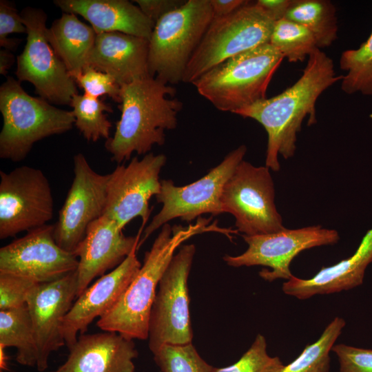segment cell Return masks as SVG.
Here are the masks:
<instances>
[{
  "label": "cell",
  "mask_w": 372,
  "mask_h": 372,
  "mask_svg": "<svg viewBox=\"0 0 372 372\" xmlns=\"http://www.w3.org/2000/svg\"><path fill=\"white\" fill-rule=\"evenodd\" d=\"M342 78L335 75L333 60L316 48L309 56L301 76L294 84L276 96L234 113L254 119L264 127L267 134L266 167L277 172L280 168L278 154L285 159L293 156L302 121L309 116V125L316 123L318 99Z\"/></svg>",
  "instance_id": "6da1fadb"
},
{
  "label": "cell",
  "mask_w": 372,
  "mask_h": 372,
  "mask_svg": "<svg viewBox=\"0 0 372 372\" xmlns=\"http://www.w3.org/2000/svg\"><path fill=\"white\" fill-rule=\"evenodd\" d=\"M176 89L155 78L137 80L121 87V111L112 137L105 143L111 159L118 165L132 154L149 153L165 141V131L174 130L183 103L173 97Z\"/></svg>",
  "instance_id": "7a4b0ae2"
},
{
  "label": "cell",
  "mask_w": 372,
  "mask_h": 372,
  "mask_svg": "<svg viewBox=\"0 0 372 372\" xmlns=\"http://www.w3.org/2000/svg\"><path fill=\"white\" fill-rule=\"evenodd\" d=\"M199 217L187 227L167 223L145 252L143 263L117 303L99 318L96 325L104 331L118 333L131 340L148 339L152 307L159 281L176 250L192 236L209 231L226 229Z\"/></svg>",
  "instance_id": "3957f363"
},
{
  "label": "cell",
  "mask_w": 372,
  "mask_h": 372,
  "mask_svg": "<svg viewBox=\"0 0 372 372\" xmlns=\"http://www.w3.org/2000/svg\"><path fill=\"white\" fill-rule=\"evenodd\" d=\"M284 56L267 43L216 65L192 84L216 109L234 113L266 97Z\"/></svg>",
  "instance_id": "277c9868"
},
{
  "label": "cell",
  "mask_w": 372,
  "mask_h": 372,
  "mask_svg": "<svg viewBox=\"0 0 372 372\" xmlns=\"http://www.w3.org/2000/svg\"><path fill=\"white\" fill-rule=\"evenodd\" d=\"M20 83L8 76L0 87V158L14 162L25 158L35 143L65 133L75 123L72 111L29 95Z\"/></svg>",
  "instance_id": "5b68a950"
},
{
  "label": "cell",
  "mask_w": 372,
  "mask_h": 372,
  "mask_svg": "<svg viewBox=\"0 0 372 372\" xmlns=\"http://www.w3.org/2000/svg\"><path fill=\"white\" fill-rule=\"evenodd\" d=\"M213 18L209 0H187L162 17L149 40L150 76L171 85L183 81L187 65Z\"/></svg>",
  "instance_id": "8992f818"
},
{
  "label": "cell",
  "mask_w": 372,
  "mask_h": 372,
  "mask_svg": "<svg viewBox=\"0 0 372 372\" xmlns=\"http://www.w3.org/2000/svg\"><path fill=\"white\" fill-rule=\"evenodd\" d=\"M249 2L227 16L213 18L187 65L183 82L192 83L220 63L269 43L276 21Z\"/></svg>",
  "instance_id": "52a82bcc"
},
{
  "label": "cell",
  "mask_w": 372,
  "mask_h": 372,
  "mask_svg": "<svg viewBox=\"0 0 372 372\" xmlns=\"http://www.w3.org/2000/svg\"><path fill=\"white\" fill-rule=\"evenodd\" d=\"M246 152L247 147L240 145L203 178L185 186H176L172 180H161V191L155 197L162 208L144 229L138 249L152 233L174 218L190 222L204 214L224 213L221 204L224 186Z\"/></svg>",
  "instance_id": "ba28073f"
},
{
  "label": "cell",
  "mask_w": 372,
  "mask_h": 372,
  "mask_svg": "<svg viewBox=\"0 0 372 372\" xmlns=\"http://www.w3.org/2000/svg\"><path fill=\"white\" fill-rule=\"evenodd\" d=\"M221 204L224 213L234 216L236 230L242 235L267 234L285 228L266 166L256 167L242 160L224 186Z\"/></svg>",
  "instance_id": "9c48e42d"
},
{
  "label": "cell",
  "mask_w": 372,
  "mask_h": 372,
  "mask_svg": "<svg viewBox=\"0 0 372 372\" xmlns=\"http://www.w3.org/2000/svg\"><path fill=\"white\" fill-rule=\"evenodd\" d=\"M195 252L193 244L181 246L159 281L149 323L152 353L164 344L192 342L187 280Z\"/></svg>",
  "instance_id": "30bf717a"
},
{
  "label": "cell",
  "mask_w": 372,
  "mask_h": 372,
  "mask_svg": "<svg viewBox=\"0 0 372 372\" xmlns=\"http://www.w3.org/2000/svg\"><path fill=\"white\" fill-rule=\"evenodd\" d=\"M26 27V44L17 58L18 81L33 85L39 97L50 103L70 105L78 94L76 83L46 37L47 14L40 8L27 7L20 13Z\"/></svg>",
  "instance_id": "8fae6325"
},
{
  "label": "cell",
  "mask_w": 372,
  "mask_h": 372,
  "mask_svg": "<svg viewBox=\"0 0 372 372\" xmlns=\"http://www.w3.org/2000/svg\"><path fill=\"white\" fill-rule=\"evenodd\" d=\"M50 182L42 170L23 165L0 171V239L48 225L54 215Z\"/></svg>",
  "instance_id": "7c38bea8"
},
{
  "label": "cell",
  "mask_w": 372,
  "mask_h": 372,
  "mask_svg": "<svg viewBox=\"0 0 372 372\" xmlns=\"http://www.w3.org/2000/svg\"><path fill=\"white\" fill-rule=\"evenodd\" d=\"M248 245L247 249L240 255H225L224 261L229 266L261 265L260 276L271 282L276 279L289 280L293 276L289 266L293 259L304 250L336 243L340 236L335 229L320 225L289 229L285 228L277 232L256 235H242Z\"/></svg>",
  "instance_id": "4fadbf2b"
},
{
  "label": "cell",
  "mask_w": 372,
  "mask_h": 372,
  "mask_svg": "<svg viewBox=\"0 0 372 372\" xmlns=\"http://www.w3.org/2000/svg\"><path fill=\"white\" fill-rule=\"evenodd\" d=\"M166 161L165 154L149 152L141 159L134 157L127 165H118L109 174L104 215L122 229L134 218L140 217L142 231L151 212L149 200L161 191L159 176Z\"/></svg>",
  "instance_id": "5bb4252c"
},
{
  "label": "cell",
  "mask_w": 372,
  "mask_h": 372,
  "mask_svg": "<svg viewBox=\"0 0 372 372\" xmlns=\"http://www.w3.org/2000/svg\"><path fill=\"white\" fill-rule=\"evenodd\" d=\"M74 177L54 225L56 243L74 253L88 227L104 215L109 174L95 172L82 153L73 157Z\"/></svg>",
  "instance_id": "9a60e30c"
},
{
  "label": "cell",
  "mask_w": 372,
  "mask_h": 372,
  "mask_svg": "<svg viewBox=\"0 0 372 372\" xmlns=\"http://www.w3.org/2000/svg\"><path fill=\"white\" fill-rule=\"evenodd\" d=\"M79 259L62 249L54 236V225L35 228L0 249V272L41 284L77 270Z\"/></svg>",
  "instance_id": "2e32d148"
},
{
  "label": "cell",
  "mask_w": 372,
  "mask_h": 372,
  "mask_svg": "<svg viewBox=\"0 0 372 372\" xmlns=\"http://www.w3.org/2000/svg\"><path fill=\"white\" fill-rule=\"evenodd\" d=\"M77 286L75 271L55 280L38 284L27 298L37 349L36 368L40 372L48 369L51 353L65 344L61 327L77 297Z\"/></svg>",
  "instance_id": "e0dca14e"
},
{
  "label": "cell",
  "mask_w": 372,
  "mask_h": 372,
  "mask_svg": "<svg viewBox=\"0 0 372 372\" xmlns=\"http://www.w3.org/2000/svg\"><path fill=\"white\" fill-rule=\"evenodd\" d=\"M137 250V247L134 248L118 266L100 276L76 298L61 327L68 349L76 342L78 333L83 334L95 318H101L120 300L141 267Z\"/></svg>",
  "instance_id": "ac0fdd59"
},
{
  "label": "cell",
  "mask_w": 372,
  "mask_h": 372,
  "mask_svg": "<svg viewBox=\"0 0 372 372\" xmlns=\"http://www.w3.org/2000/svg\"><path fill=\"white\" fill-rule=\"evenodd\" d=\"M141 232L139 230L135 236H126L123 229L105 215L90 224L74 253L79 259L77 297L94 278L116 268L134 248H138Z\"/></svg>",
  "instance_id": "d6986e66"
},
{
  "label": "cell",
  "mask_w": 372,
  "mask_h": 372,
  "mask_svg": "<svg viewBox=\"0 0 372 372\" xmlns=\"http://www.w3.org/2000/svg\"><path fill=\"white\" fill-rule=\"evenodd\" d=\"M66 361L50 372H134V340L112 331L81 334Z\"/></svg>",
  "instance_id": "ffe728a7"
},
{
  "label": "cell",
  "mask_w": 372,
  "mask_h": 372,
  "mask_svg": "<svg viewBox=\"0 0 372 372\" xmlns=\"http://www.w3.org/2000/svg\"><path fill=\"white\" fill-rule=\"evenodd\" d=\"M149 40L121 32L96 34L87 65L112 76L121 87L152 77Z\"/></svg>",
  "instance_id": "44dd1931"
},
{
  "label": "cell",
  "mask_w": 372,
  "mask_h": 372,
  "mask_svg": "<svg viewBox=\"0 0 372 372\" xmlns=\"http://www.w3.org/2000/svg\"><path fill=\"white\" fill-rule=\"evenodd\" d=\"M372 262V228L362 238L350 257L327 267H322L309 279L292 276L282 284L285 293L304 300L318 294L349 290L362 284L364 272Z\"/></svg>",
  "instance_id": "7402d4cb"
},
{
  "label": "cell",
  "mask_w": 372,
  "mask_h": 372,
  "mask_svg": "<svg viewBox=\"0 0 372 372\" xmlns=\"http://www.w3.org/2000/svg\"><path fill=\"white\" fill-rule=\"evenodd\" d=\"M63 12L81 15L96 34L118 32L149 40L155 23L127 0H56Z\"/></svg>",
  "instance_id": "603a6c76"
},
{
  "label": "cell",
  "mask_w": 372,
  "mask_h": 372,
  "mask_svg": "<svg viewBox=\"0 0 372 372\" xmlns=\"http://www.w3.org/2000/svg\"><path fill=\"white\" fill-rule=\"evenodd\" d=\"M96 33L73 13L63 12L46 30L47 39L73 79L87 65Z\"/></svg>",
  "instance_id": "cb8c5ba5"
},
{
  "label": "cell",
  "mask_w": 372,
  "mask_h": 372,
  "mask_svg": "<svg viewBox=\"0 0 372 372\" xmlns=\"http://www.w3.org/2000/svg\"><path fill=\"white\" fill-rule=\"evenodd\" d=\"M0 345L17 349V362L37 366L38 355L31 317L24 304L0 311Z\"/></svg>",
  "instance_id": "d4e9b609"
},
{
  "label": "cell",
  "mask_w": 372,
  "mask_h": 372,
  "mask_svg": "<svg viewBox=\"0 0 372 372\" xmlns=\"http://www.w3.org/2000/svg\"><path fill=\"white\" fill-rule=\"evenodd\" d=\"M285 19L306 27L318 48L329 47L338 37L336 8L327 0H293Z\"/></svg>",
  "instance_id": "484cf974"
},
{
  "label": "cell",
  "mask_w": 372,
  "mask_h": 372,
  "mask_svg": "<svg viewBox=\"0 0 372 372\" xmlns=\"http://www.w3.org/2000/svg\"><path fill=\"white\" fill-rule=\"evenodd\" d=\"M339 65L346 72L341 80L344 93L372 96V32L358 48L344 51Z\"/></svg>",
  "instance_id": "4316f807"
},
{
  "label": "cell",
  "mask_w": 372,
  "mask_h": 372,
  "mask_svg": "<svg viewBox=\"0 0 372 372\" xmlns=\"http://www.w3.org/2000/svg\"><path fill=\"white\" fill-rule=\"evenodd\" d=\"M70 105L75 118L74 125L89 142L110 138L112 123L105 112H112V107L103 101L86 94H76Z\"/></svg>",
  "instance_id": "83f0119b"
},
{
  "label": "cell",
  "mask_w": 372,
  "mask_h": 372,
  "mask_svg": "<svg viewBox=\"0 0 372 372\" xmlns=\"http://www.w3.org/2000/svg\"><path fill=\"white\" fill-rule=\"evenodd\" d=\"M345 324L343 318H335L317 341L307 345L298 358L278 372H329V353Z\"/></svg>",
  "instance_id": "f1b7e54d"
},
{
  "label": "cell",
  "mask_w": 372,
  "mask_h": 372,
  "mask_svg": "<svg viewBox=\"0 0 372 372\" xmlns=\"http://www.w3.org/2000/svg\"><path fill=\"white\" fill-rule=\"evenodd\" d=\"M269 43L292 63L303 61L318 48L306 27L285 18L275 22Z\"/></svg>",
  "instance_id": "f546056e"
},
{
  "label": "cell",
  "mask_w": 372,
  "mask_h": 372,
  "mask_svg": "<svg viewBox=\"0 0 372 372\" xmlns=\"http://www.w3.org/2000/svg\"><path fill=\"white\" fill-rule=\"evenodd\" d=\"M152 353L162 372H213L214 368L203 359L192 342L164 344Z\"/></svg>",
  "instance_id": "4dcf8cb0"
},
{
  "label": "cell",
  "mask_w": 372,
  "mask_h": 372,
  "mask_svg": "<svg viewBox=\"0 0 372 372\" xmlns=\"http://www.w3.org/2000/svg\"><path fill=\"white\" fill-rule=\"evenodd\" d=\"M284 364L278 357H271L267 351L264 335L258 334L249 349L235 363L216 368L213 372H278Z\"/></svg>",
  "instance_id": "1f68e13d"
},
{
  "label": "cell",
  "mask_w": 372,
  "mask_h": 372,
  "mask_svg": "<svg viewBox=\"0 0 372 372\" xmlns=\"http://www.w3.org/2000/svg\"><path fill=\"white\" fill-rule=\"evenodd\" d=\"M73 79L84 90V94L97 99L107 95L116 103H121V87L107 73L87 65Z\"/></svg>",
  "instance_id": "d6a6232c"
},
{
  "label": "cell",
  "mask_w": 372,
  "mask_h": 372,
  "mask_svg": "<svg viewBox=\"0 0 372 372\" xmlns=\"http://www.w3.org/2000/svg\"><path fill=\"white\" fill-rule=\"evenodd\" d=\"M37 285L27 278L0 272V311L25 304L29 294Z\"/></svg>",
  "instance_id": "836d02e7"
},
{
  "label": "cell",
  "mask_w": 372,
  "mask_h": 372,
  "mask_svg": "<svg viewBox=\"0 0 372 372\" xmlns=\"http://www.w3.org/2000/svg\"><path fill=\"white\" fill-rule=\"evenodd\" d=\"M332 351L339 360V372H372V349L338 344Z\"/></svg>",
  "instance_id": "e575fe53"
},
{
  "label": "cell",
  "mask_w": 372,
  "mask_h": 372,
  "mask_svg": "<svg viewBox=\"0 0 372 372\" xmlns=\"http://www.w3.org/2000/svg\"><path fill=\"white\" fill-rule=\"evenodd\" d=\"M26 27L22 17L13 3L6 0L0 1V46L8 50L17 48L19 40L8 38L12 33H26Z\"/></svg>",
  "instance_id": "d590c367"
},
{
  "label": "cell",
  "mask_w": 372,
  "mask_h": 372,
  "mask_svg": "<svg viewBox=\"0 0 372 372\" xmlns=\"http://www.w3.org/2000/svg\"><path fill=\"white\" fill-rule=\"evenodd\" d=\"M183 0H135L143 13L155 24L165 14L181 6Z\"/></svg>",
  "instance_id": "8d00e7d4"
},
{
  "label": "cell",
  "mask_w": 372,
  "mask_h": 372,
  "mask_svg": "<svg viewBox=\"0 0 372 372\" xmlns=\"http://www.w3.org/2000/svg\"><path fill=\"white\" fill-rule=\"evenodd\" d=\"M293 0H258L256 3L273 21L285 18Z\"/></svg>",
  "instance_id": "74e56055"
},
{
  "label": "cell",
  "mask_w": 372,
  "mask_h": 372,
  "mask_svg": "<svg viewBox=\"0 0 372 372\" xmlns=\"http://www.w3.org/2000/svg\"><path fill=\"white\" fill-rule=\"evenodd\" d=\"M214 18L227 16L249 1L245 0H209Z\"/></svg>",
  "instance_id": "f35d334b"
},
{
  "label": "cell",
  "mask_w": 372,
  "mask_h": 372,
  "mask_svg": "<svg viewBox=\"0 0 372 372\" xmlns=\"http://www.w3.org/2000/svg\"><path fill=\"white\" fill-rule=\"evenodd\" d=\"M14 62V54L10 50L1 49L0 50V74L6 75Z\"/></svg>",
  "instance_id": "ab89813d"
},
{
  "label": "cell",
  "mask_w": 372,
  "mask_h": 372,
  "mask_svg": "<svg viewBox=\"0 0 372 372\" xmlns=\"http://www.w3.org/2000/svg\"><path fill=\"white\" fill-rule=\"evenodd\" d=\"M6 347L0 345V371L5 372L8 370V356L6 353Z\"/></svg>",
  "instance_id": "60d3db41"
},
{
  "label": "cell",
  "mask_w": 372,
  "mask_h": 372,
  "mask_svg": "<svg viewBox=\"0 0 372 372\" xmlns=\"http://www.w3.org/2000/svg\"></svg>",
  "instance_id": "b9f144b4"
}]
</instances>
